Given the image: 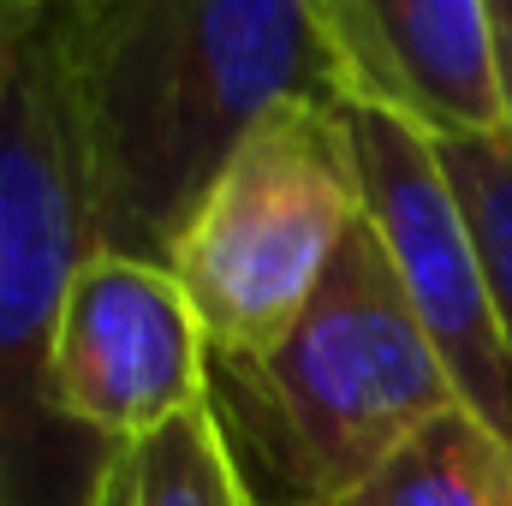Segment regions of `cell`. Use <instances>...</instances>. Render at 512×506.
<instances>
[{"label":"cell","instance_id":"1","mask_svg":"<svg viewBox=\"0 0 512 506\" xmlns=\"http://www.w3.org/2000/svg\"><path fill=\"white\" fill-rule=\"evenodd\" d=\"M66 78L96 251L155 268L274 108L352 102L316 0H66Z\"/></svg>","mask_w":512,"mask_h":506},{"label":"cell","instance_id":"2","mask_svg":"<svg viewBox=\"0 0 512 506\" xmlns=\"http://www.w3.org/2000/svg\"><path fill=\"white\" fill-rule=\"evenodd\" d=\"M447 405L453 381L370 221L268 352H209V411L256 506H340Z\"/></svg>","mask_w":512,"mask_h":506},{"label":"cell","instance_id":"3","mask_svg":"<svg viewBox=\"0 0 512 506\" xmlns=\"http://www.w3.org/2000/svg\"><path fill=\"white\" fill-rule=\"evenodd\" d=\"M96 256L66 78V0H30L0 54V506H96L108 441L48 405L66 286Z\"/></svg>","mask_w":512,"mask_h":506},{"label":"cell","instance_id":"4","mask_svg":"<svg viewBox=\"0 0 512 506\" xmlns=\"http://www.w3.org/2000/svg\"><path fill=\"white\" fill-rule=\"evenodd\" d=\"M358 221L364 197L340 108H274L233 149L167 256V274L185 286L209 352H268L310 310Z\"/></svg>","mask_w":512,"mask_h":506},{"label":"cell","instance_id":"5","mask_svg":"<svg viewBox=\"0 0 512 506\" xmlns=\"http://www.w3.org/2000/svg\"><path fill=\"white\" fill-rule=\"evenodd\" d=\"M340 126H346V149L358 167L364 221L382 245L423 340L435 346L441 370L453 381V399L512 447L507 340H501V316L489 298V274L471 239V221L441 173L435 137L399 114L364 108V102H346Z\"/></svg>","mask_w":512,"mask_h":506},{"label":"cell","instance_id":"6","mask_svg":"<svg viewBox=\"0 0 512 506\" xmlns=\"http://www.w3.org/2000/svg\"><path fill=\"white\" fill-rule=\"evenodd\" d=\"M48 405L90 441L126 447L209 405V334L185 286L131 256L96 251L66 286Z\"/></svg>","mask_w":512,"mask_h":506},{"label":"cell","instance_id":"7","mask_svg":"<svg viewBox=\"0 0 512 506\" xmlns=\"http://www.w3.org/2000/svg\"><path fill=\"white\" fill-rule=\"evenodd\" d=\"M346 90L429 137L507 143V90L489 0H316Z\"/></svg>","mask_w":512,"mask_h":506},{"label":"cell","instance_id":"8","mask_svg":"<svg viewBox=\"0 0 512 506\" xmlns=\"http://www.w3.org/2000/svg\"><path fill=\"white\" fill-rule=\"evenodd\" d=\"M340 506H512V447L465 405H447Z\"/></svg>","mask_w":512,"mask_h":506},{"label":"cell","instance_id":"9","mask_svg":"<svg viewBox=\"0 0 512 506\" xmlns=\"http://www.w3.org/2000/svg\"><path fill=\"white\" fill-rule=\"evenodd\" d=\"M96 506H256L215 411H185L167 429L108 453Z\"/></svg>","mask_w":512,"mask_h":506},{"label":"cell","instance_id":"10","mask_svg":"<svg viewBox=\"0 0 512 506\" xmlns=\"http://www.w3.org/2000/svg\"><path fill=\"white\" fill-rule=\"evenodd\" d=\"M435 155H441V173L471 221L512 364V149L495 137H435Z\"/></svg>","mask_w":512,"mask_h":506},{"label":"cell","instance_id":"11","mask_svg":"<svg viewBox=\"0 0 512 506\" xmlns=\"http://www.w3.org/2000/svg\"><path fill=\"white\" fill-rule=\"evenodd\" d=\"M495 48H501V90H507V149H512V0H489Z\"/></svg>","mask_w":512,"mask_h":506},{"label":"cell","instance_id":"12","mask_svg":"<svg viewBox=\"0 0 512 506\" xmlns=\"http://www.w3.org/2000/svg\"><path fill=\"white\" fill-rule=\"evenodd\" d=\"M24 18H30V0H0V54H6V42L18 36Z\"/></svg>","mask_w":512,"mask_h":506}]
</instances>
